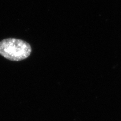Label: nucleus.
I'll return each mask as SVG.
<instances>
[{"instance_id":"1","label":"nucleus","mask_w":121,"mask_h":121,"mask_svg":"<svg viewBox=\"0 0 121 121\" xmlns=\"http://www.w3.org/2000/svg\"><path fill=\"white\" fill-rule=\"evenodd\" d=\"M31 45L21 39L9 38L0 42V55L12 61L27 59L31 55Z\"/></svg>"}]
</instances>
